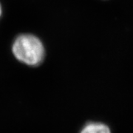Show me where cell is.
I'll use <instances>...</instances> for the list:
<instances>
[{
	"label": "cell",
	"instance_id": "1",
	"mask_svg": "<svg viewBox=\"0 0 133 133\" xmlns=\"http://www.w3.org/2000/svg\"><path fill=\"white\" fill-rule=\"evenodd\" d=\"M12 52L18 61L28 66H38L42 63L45 56L43 43L32 34L17 36L13 43Z\"/></svg>",
	"mask_w": 133,
	"mask_h": 133
},
{
	"label": "cell",
	"instance_id": "3",
	"mask_svg": "<svg viewBox=\"0 0 133 133\" xmlns=\"http://www.w3.org/2000/svg\"><path fill=\"white\" fill-rule=\"evenodd\" d=\"M2 14V5L0 4V17H1V16Z\"/></svg>",
	"mask_w": 133,
	"mask_h": 133
},
{
	"label": "cell",
	"instance_id": "2",
	"mask_svg": "<svg viewBox=\"0 0 133 133\" xmlns=\"http://www.w3.org/2000/svg\"><path fill=\"white\" fill-rule=\"evenodd\" d=\"M79 133H112L108 124L102 121H91L84 124Z\"/></svg>",
	"mask_w": 133,
	"mask_h": 133
}]
</instances>
